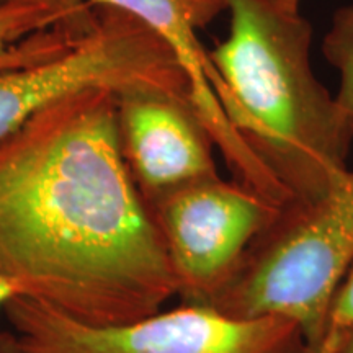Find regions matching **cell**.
I'll use <instances>...</instances> for the list:
<instances>
[{
  "instance_id": "1",
  "label": "cell",
  "mask_w": 353,
  "mask_h": 353,
  "mask_svg": "<svg viewBox=\"0 0 353 353\" xmlns=\"http://www.w3.org/2000/svg\"><path fill=\"white\" fill-rule=\"evenodd\" d=\"M117 117V92L90 88L0 139V278L97 327L143 319L176 296Z\"/></svg>"
},
{
  "instance_id": "2",
  "label": "cell",
  "mask_w": 353,
  "mask_h": 353,
  "mask_svg": "<svg viewBox=\"0 0 353 353\" xmlns=\"http://www.w3.org/2000/svg\"><path fill=\"white\" fill-rule=\"evenodd\" d=\"M229 34L210 52L224 112L250 151L307 205L348 170L353 130L311 68L312 26L278 0H224Z\"/></svg>"
},
{
  "instance_id": "3",
  "label": "cell",
  "mask_w": 353,
  "mask_h": 353,
  "mask_svg": "<svg viewBox=\"0 0 353 353\" xmlns=\"http://www.w3.org/2000/svg\"><path fill=\"white\" fill-rule=\"evenodd\" d=\"M353 265V170L307 205H286L208 306L232 317H283L319 345L335 288Z\"/></svg>"
},
{
  "instance_id": "4",
  "label": "cell",
  "mask_w": 353,
  "mask_h": 353,
  "mask_svg": "<svg viewBox=\"0 0 353 353\" xmlns=\"http://www.w3.org/2000/svg\"><path fill=\"white\" fill-rule=\"evenodd\" d=\"M3 314L30 353H309L293 321L242 319L203 304L97 327L15 294Z\"/></svg>"
},
{
  "instance_id": "5",
  "label": "cell",
  "mask_w": 353,
  "mask_h": 353,
  "mask_svg": "<svg viewBox=\"0 0 353 353\" xmlns=\"http://www.w3.org/2000/svg\"><path fill=\"white\" fill-rule=\"evenodd\" d=\"M97 10V28L69 51L0 74V139L50 105L90 88L120 94L157 87L192 100L187 74L164 39L125 10Z\"/></svg>"
},
{
  "instance_id": "6",
  "label": "cell",
  "mask_w": 353,
  "mask_h": 353,
  "mask_svg": "<svg viewBox=\"0 0 353 353\" xmlns=\"http://www.w3.org/2000/svg\"><path fill=\"white\" fill-rule=\"evenodd\" d=\"M164 241L182 304L208 306L281 208L221 176L190 185L149 206Z\"/></svg>"
},
{
  "instance_id": "7",
  "label": "cell",
  "mask_w": 353,
  "mask_h": 353,
  "mask_svg": "<svg viewBox=\"0 0 353 353\" xmlns=\"http://www.w3.org/2000/svg\"><path fill=\"white\" fill-rule=\"evenodd\" d=\"M92 8H120L145 23L174 52L190 82L192 103L208 130L214 145L223 152L234 180L254 190L272 205L283 208L288 193L257 156L250 151L224 112L226 88L203 48L198 32L221 12L224 0H87Z\"/></svg>"
},
{
  "instance_id": "8",
  "label": "cell",
  "mask_w": 353,
  "mask_h": 353,
  "mask_svg": "<svg viewBox=\"0 0 353 353\" xmlns=\"http://www.w3.org/2000/svg\"><path fill=\"white\" fill-rule=\"evenodd\" d=\"M117 112L123 157L148 206L219 176L214 141L190 97L132 87L117 94Z\"/></svg>"
},
{
  "instance_id": "9",
  "label": "cell",
  "mask_w": 353,
  "mask_h": 353,
  "mask_svg": "<svg viewBox=\"0 0 353 353\" xmlns=\"http://www.w3.org/2000/svg\"><path fill=\"white\" fill-rule=\"evenodd\" d=\"M61 25L63 13L52 2H12L0 7V74L69 51L79 41Z\"/></svg>"
},
{
  "instance_id": "10",
  "label": "cell",
  "mask_w": 353,
  "mask_h": 353,
  "mask_svg": "<svg viewBox=\"0 0 353 353\" xmlns=\"http://www.w3.org/2000/svg\"><path fill=\"white\" fill-rule=\"evenodd\" d=\"M322 52L339 72V107L353 130V6L335 12L332 25L322 41Z\"/></svg>"
},
{
  "instance_id": "11",
  "label": "cell",
  "mask_w": 353,
  "mask_h": 353,
  "mask_svg": "<svg viewBox=\"0 0 353 353\" xmlns=\"http://www.w3.org/2000/svg\"><path fill=\"white\" fill-rule=\"evenodd\" d=\"M353 330V265L335 288L325 312L324 332L314 353H337L343 335Z\"/></svg>"
},
{
  "instance_id": "12",
  "label": "cell",
  "mask_w": 353,
  "mask_h": 353,
  "mask_svg": "<svg viewBox=\"0 0 353 353\" xmlns=\"http://www.w3.org/2000/svg\"><path fill=\"white\" fill-rule=\"evenodd\" d=\"M63 13L61 28L74 41L87 38L99 25V10L92 8L87 0H54Z\"/></svg>"
},
{
  "instance_id": "13",
  "label": "cell",
  "mask_w": 353,
  "mask_h": 353,
  "mask_svg": "<svg viewBox=\"0 0 353 353\" xmlns=\"http://www.w3.org/2000/svg\"><path fill=\"white\" fill-rule=\"evenodd\" d=\"M0 353H30L15 332L0 330Z\"/></svg>"
},
{
  "instance_id": "14",
  "label": "cell",
  "mask_w": 353,
  "mask_h": 353,
  "mask_svg": "<svg viewBox=\"0 0 353 353\" xmlns=\"http://www.w3.org/2000/svg\"><path fill=\"white\" fill-rule=\"evenodd\" d=\"M15 296V291H13L6 280L0 278V311H3V306H6L8 299Z\"/></svg>"
},
{
  "instance_id": "15",
  "label": "cell",
  "mask_w": 353,
  "mask_h": 353,
  "mask_svg": "<svg viewBox=\"0 0 353 353\" xmlns=\"http://www.w3.org/2000/svg\"><path fill=\"white\" fill-rule=\"evenodd\" d=\"M337 353H353V330L341 339L337 345Z\"/></svg>"
},
{
  "instance_id": "16",
  "label": "cell",
  "mask_w": 353,
  "mask_h": 353,
  "mask_svg": "<svg viewBox=\"0 0 353 353\" xmlns=\"http://www.w3.org/2000/svg\"><path fill=\"white\" fill-rule=\"evenodd\" d=\"M12 2H52V3H56L54 0H0V7L7 6V3H12Z\"/></svg>"
},
{
  "instance_id": "17",
  "label": "cell",
  "mask_w": 353,
  "mask_h": 353,
  "mask_svg": "<svg viewBox=\"0 0 353 353\" xmlns=\"http://www.w3.org/2000/svg\"><path fill=\"white\" fill-rule=\"evenodd\" d=\"M299 3L301 0H285V7L293 8V10H299Z\"/></svg>"
},
{
  "instance_id": "18",
  "label": "cell",
  "mask_w": 353,
  "mask_h": 353,
  "mask_svg": "<svg viewBox=\"0 0 353 353\" xmlns=\"http://www.w3.org/2000/svg\"><path fill=\"white\" fill-rule=\"evenodd\" d=\"M278 2H280L281 6H285V0H278ZM291 10H293V8H291Z\"/></svg>"
}]
</instances>
